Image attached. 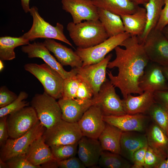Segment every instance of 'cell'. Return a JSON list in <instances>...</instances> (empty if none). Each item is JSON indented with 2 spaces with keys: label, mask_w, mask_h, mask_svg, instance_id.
Wrapping results in <instances>:
<instances>
[{
  "label": "cell",
  "mask_w": 168,
  "mask_h": 168,
  "mask_svg": "<svg viewBox=\"0 0 168 168\" xmlns=\"http://www.w3.org/2000/svg\"><path fill=\"white\" fill-rule=\"evenodd\" d=\"M114 50L115 58L109 62L107 68H117L118 72L114 76L111 71L107 72L110 81L119 89L124 99L129 94H142L139 81L150 62L143 43L138 36H130Z\"/></svg>",
  "instance_id": "obj_1"
},
{
  "label": "cell",
  "mask_w": 168,
  "mask_h": 168,
  "mask_svg": "<svg viewBox=\"0 0 168 168\" xmlns=\"http://www.w3.org/2000/svg\"><path fill=\"white\" fill-rule=\"evenodd\" d=\"M67 29L69 36L77 48H87L98 44L109 38L99 20L68 23Z\"/></svg>",
  "instance_id": "obj_2"
},
{
  "label": "cell",
  "mask_w": 168,
  "mask_h": 168,
  "mask_svg": "<svg viewBox=\"0 0 168 168\" xmlns=\"http://www.w3.org/2000/svg\"><path fill=\"white\" fill-rule=\"evenodd\" d=\"M29 12L32 17V24L30 29L21 36L22 37L30 41L38 38L55 39L73 48L64 34V26L62 24L57 22L55 26L51 25L40 16L36 6L31 7Z\"/></svg>",
  "instance_id": "obj_3"
},
{
  "label": "cell",
  "mask_w": 168,
  "mask_h": 168,
  "mask_svg": "<svg viewBox=\"0 0 168 168\" xmlns=\"http://www.w3.org/2000/svg\"><path fill=\"white\" fill-rule=\"evenodd\" d=\"M40 82L44 91L56 99L62 98L64 79L55 70L46 63H28L24 66Z\"/></svg>",
  "instance_id": "obj_4"
},
{
  "label": "cell",
  "mask_w": 168,
  "mask_h": 168,
  "mask_svg": "<svg viewBox=\"0 0 168 168\" xmlns=\"http://www.w3.org/2000/svg\"><path fill=\"white\" fill-rule=\"evenodd\" d=\"M56 100L44 91L42 94H35L30 101L39 121L46 129L62 119L61 110Z\"/></svg>",
  "instance_id": "obj_5"
},
{
  "label": "cell",
  "mask_w": 168,
  "mask_h": 168,
  "mask_svg": "<svg viewBox=\"0 0 168 168\" xmlns=\"http://www.w3.org/2000/svg\"><path fill=\"white\" fill-rule=\"evenodd\" d=\"M82 135L77 123L69 122L62 119L52 127L46 129L43 135L50 147L78 142Z\"/></svg>",
  "instance_id": "obj_6"
},
{
  "label": "cell",
  "mask_w": 168,
  "mask_h": 168,
  "mask_svg": "<svg viewBox=\"0 0 168 168\" xmlns=\"http://www.w3.org/2000/svg\"><path fill=\"white\" fill-rule=\"evenodd\" d=\"M39 120L27 133L16 138H8L1 147L0 159L4 161L20 155L26 154L33 142L42 136L46 130Z\"/></svg>",
  "instance_id": "obj_7"
},
{
  "label": "cell",
  "mask_w": 168,
  "mask_h": 168,
  "mask_svg": "<svg viewBox=\"0 0 168 168\" xmlns=\"http://www.w3.org/2000/svg\"><path fill=\"white\" fill-rule=\"evenodd\" d=\"M130 36L125 32L109 37L93 46L87 48H77L75 51L82 60V67L97 63L104 59L107 54L116 47L120 46L123 42Z\"/></svg>",
  "instance_id": "obj_8"
},
{
  "label": "cell",
  "mask_w": 168,
  "mask_h": 168,
  "mask_svg": "<svg viewBox=\"0 0 168 168\" xmlns=\"http://www.w3.org/2000/svg\"><path fill=\"white\" fill-rule=\"evenodd\" d=\"M35 109L25 107L9 114L7 124L9 137L16 138L29 131L39 121Z\"/></svg>",
  "instance_id": "obj_9"
},
{
  "label": "cell",
  "mask_w": 168,
  "mask_h": 168,
  "mask_svg": "<svg viewBox=\"0 0 168 168\" xmlns=\"http://www.w3.org/2000/svg\"><path fill=\"white\" fill-rule=\"evenodd\" d=\"M142 43L150 61L168 66V40L161 30L153 29Z\"/></svg>",
  "instance_id": "obj_10"
},
{
  "label": "cell",
  "mask_w": 168,
  "mask_h": 168,
  "mask_svg": "<svg viewBox=\"0 0 168 168\" xmlns=\"http://www.w3.org/2000/svg\"><path fill=\"white\" fill-rule=\"evenodd\" d=\"M112 56V55L110 54L99 63L76 68L77 75L91 86L94 98L97 96L102 85L107 79L106 69Z\"/></svg>",
  "instance_id": "obj_11"
},
{
  "label": "cell",
  "mask_w": 168,
  "mask_h": 168,
  "mask_svg": "<svg viewBox=\"0 0 168 168\" xmlns=\"http://www.w3.org/2000/svg\"><path fill=\"white\" fill-rule=\"evenodd\" d=\"M115 88L110 80L106 79L97 97L96 104L100 107L104 116H118L126 114L123 100L116 93Z\"/></svg>",
  "instance_id": "obj_12"
},
{
  "label": "cell",
  "mask_w": 168,
  "mask_h": 168,
  "mask_svg": "<svg viewBox=\"0 0 168 168\" xmlns=\"http://www.w3.org/2000/svg\"><path fill=\"white\" fill-rule=\"evenodd\" d=\"M22 51L29 58H38L43 59L45 63L57 71L64 79L77 75L76 68L69 71L65 70L63 66L50 53L43 43L34 42L22 46Z\"/></svg>",
  "instance_id": "obj_13"
},
{
  "label": "cell",
  "mask_w": 168,
  "mask_h": 168,
  "mask_svg": "<svg viewBox=\"0 0 168 168\" xmlns=\"http://www.w3.org/2000/svg\"><path fill=\"white\" fill-rule=\"evenodd\" d=\"M77 123L83 136L98 139L106 124L102 112L96 104L84 113Z\"/></svg>",
  "instance_id": "obj_14"
},
{
  "label": "cell",
  "mask_w": 168,
  "mask_h": 168,
  "mask_svg": "<svg viewBox=\"0 0 168 168\" xmlns=\"http://www.w3.org/2000/svg\"><path fill=\"white\" fill-rule=\"evenodd\" d=\"M63 9L69 13L74 23L99 20L98 8L90 0H61Z\"/></svg>",
  "instance_id": "obj_15"
},
{
  "label": "cell",
  "mask_w": 168,
  "mask_h": 168,
  "mask_svg": "<svg viewBox=\"0 0 168 168\" xmlns=\"http://www.w3.org/2000/svg\"><path fill=\"white\" fill-rule=\"evenodd\" d=\"M139 86L144 92L154 93L168 89V83L164 73L162 66L150 61L140 79Z\"/></svg>",
  "instance_id": "obj_16"
},
{
  "label": "cell",
  "mask_w": 168,
  "mask_h": 168,
  "mask_svg": "<svg viewBox=\"0 0 168 168\" xmlns=\"http://www.w3.org/2000/svg\"><path fill=\"white\" fill-rule=\"evenodd\" d=\"M62 111V119L70 123H77L84 113L97 101V97L85 101L76 99L61 98L58 101Z\"/></svg>",
  "instance_id": "obj_17"
},
{
  "label": "cell",
  "mask_w": 168,
  "mask_h": 168,
  "mask_svg": "<svg viewBox=\"0 0 168 168\" xmlns=\"http://www.w3.org/2000/svg\"><path fill=\"white\" fill-rule=\"evenodd\" d=\"M78 157L86 167L98 164L103 151L98 139L82 136L78 142Z\"/></svg>",
  "instance_id": "obj_18"
},
{
  "label": "cell",
  "mask_w": 168,
  "mask_h": 168,
  "mask_svg": "<svg viewBox=\"0 0 168 168\" xmlns=\"http://www.w3.org/2000/svg\"><path fill=\"white\" fill-rule=\"evenodd\" d=\"M147 119V117L142 114L103 115V119L106 123L118 128L123 132H142L145 129Z\"/></svg>",
  "instance_id": "obj_19"
},
{
  "label": "cell",
  "mask_w": 168,
  "mask_h": 168,
  "mask_svg": "<svg viewBox=\"0 0 168 168\" xmlns=\"http://www.w3.org/2000/svg\"><path fill=\"white\" fill-rule=\"evenodd\" d=\"M43 43L63 66H69L72 68L82 66L83 62L81 58L72 49L52 39H45Z\"/></svg>",
  "instance_id": "obj_20"
},
{
  "label": "cell",
  "mask_w": 168,
  "mask_h": 168,
  "mask_svg": "<svg viewBox=\"0 0 168 168\" xmlns=\"http://www.w3.org/2000/svg\"><path fill=\"white\" fill-rule=\"evenodd\" d=\"M123 100L126 114H131L147 112L155 103L154 93L148 91L137 96L128 94Z\"/></svg>",
  "instance_id": "obj_21"
},
{
  "label": "cell",
  "mask_w": 168,
  "mask_h": 168,
  "mask_svg": "<svg viewBox=\"0 0 168 168\" xmlns=\"http://www.w3.org/2000/svg\"><path fill=\"white\" fill-rule=\"evenodd\" d=\"M136 132H123L120 139V155L132 162L134 153L148 145L146 134Z\"/></svg>",
  "instance_id": "obj_22"
},
{
  "label": "cell",
  "mask_w": 168,
  "mask_h": 168,
  "mask_svg": "<svg viewBox=\"0 0 168 168\" xmlns=\"http://www.w3.org/2000/svg\"><path fill=\"white\" fill-rule=\"evenodd\" d=\"M26 155L28 161L35 166H40L48 161L56 160L50 147L45 142L43 135L33 142Z\"/></svg>",
  "instance_id": "obj_23"
},
{
  "label": "cell",
  "mask_w": 168,
  "mask_h": 168,
  "mask_svg": "<svg viewBox=\"0 0 168 168\" xmlns=\"http://www.w3.org/2000/svg\"><path fill=\"white\" fill-rule=\"evenodd\" d=\"M125 31L131 36H140L143 33L147 23L146 11L144 7H139L131 14L120 16Z\"/></svg>",
  "instance_id": "obj_24"
},
{
  "label": "cell",
  "mask_w": 168,
  "mask_h": 168,
  "mask_svg": "<svg viewBox=\"0 0 168 168\" xmlns=\"http://www.w3.org/2000/svg\"><path fill=\"white\" fill-rule=\"evenodd\" d=\"M123 132L118 128L106 123L105 128L98 138L103 151L120 154V142Z\"/></svg>",
  "instance_id": "obj_25"
},
{
  "label": "cell",
  "mask_w": 168,
  "mask_h": 168,
  "mask_svg": "<svg viewBox=\"0 0 168 168\" xmlns=\"http://www.w3.org/2000/svg\"><path fill=\"white\" fill-rule=\"evenodd\" d=\"M164 5V0H148L143 5L146 10L147 20L143 33L138 37L140 42L142 43L148 33L155 28Z\"/></svg>",
  "instance_id": "obj_26"
},
{
  "label": "cell",
  "mask_w": 168,
  "mask_h": 168,
  "mask_svg": "<svg viewBox=\"0 0 168 168\" xmlns=\"http://www.w3.org/2000/svg\"><path fill=\"white\" fill-rule=\"evenodd\" d=\"M92 1L97 7L120 16L132 14L139 7L128 0H93Z\"/></svg>",
  "instance_id": "obj_27"
},
{
  "label": "cell",
  "mask_w": 168,
  "mask_h": 168,
  "mask_svg": "<svg viewBox=\"0 0 168 168\" xmlns=\"http://www.w3.org/2000/svg\"><path fill=\"white\" fill-rule=\"evenodd\" d=\"M98 11L99 20L102 24L109 37L125 32L120 16L101 8H98Z\"/></svg>",
  "instance_id": "obj_28"
},
{
  "label": "cell",
  "mask_w": 168,
  "mask_h": 168,
  "mask_svg": "<svg viewBox=\"0 0 168 168\" xmlns=\"http://www.w3.org/2000/svg\"><path fill=\"white\" fill-rule=\"evenodd\" d=\"M148 146L154 151L167 154L168 137L156 124L154 123L147 130L146 134Z\"/></svg>",
  "instance_id": "obj_29"
},
{
  "label": "cell",
  "mask_w": 168,
  "mask_h": 168,
  "mask_svg": "<svg viewBox=\"0 0 168 168\" xmlns=\"http://www.w3.org/2000/svg\"><path fill=\"white\" fill-rule=\"evenodd\" d=\"M30 41L21 37L10 36L0 37V60H11L16 57L15 49L30 44Z\"/></svg>",
  "instance_id": "obj_30"
},
{
  "label": "cell",
  "mask_w": 168,
  "mask_h": 168,
  "mask_svg": "<svg viewBox=\"0 0 168 168\" xmlns=\"http://www.w3.org/2000/svg\"><path fill=\"white\" fill-rule=\"evenodd\" d=\"M98 165L105 168H129L132 165L121 155L103 151Z\"/></svg>",
  "instance_id": "obj_31"
},
{
  "label": "cell",
  "mask_w": 168,
  "mask_h": 168,
  "mask_svg": "<svg viewBox=\"0 0 168 168\" xmlns=\"http://www.w3.org/2000/svg\"><path fill=\"white\" fill-rule=\"evenodd\" d=\"M147 112L154 123L159 127L168 137V112L156 102Z\"/></svg>",
  "instance_id": "obj_32"
},
{
  "label": "cell",
  "mask_w": 168,
  "mask_h": 168,
  "mask_svg": "<svg viewBox=\"0 0 168 168\" xmlns=\"http://www.w3.org/2000/svg\"><path fill=\"white\" fill-rule=\"evenodd\" d=\"M78 142L50 147L52 153L58 161L64 160L76 156L77 154Z\"/></svg>",
  "instance_id": "obj_33"
},
{
  "label": "cell",
  "mask_w": 168,
  "mask_h": 168,
  "mask_svg": "<svg viewBox=\"0 0 168 168\" xmlns=\"http://www.w3.org/2000/svg\"><path fill=\"white\" fill-rule=\"evenodd\" d=\"M28 96L25 91H21L17 98L9 105L0 109V118L8 115L18 111L30 105L29 102L26 101Z\"/></svg>",
  "instance_id": "obj_34"
},
{
  "label": "cell",
  "mask_w": 168,
  "mask_h": 168,
  "mask_svg": "<svg viewBox=\"0 0 168 168\" xmlns=\"http://www.w3.org/2000/svg\"><path fill=\"white\" fill-rule=\"evenodd\" d=\"M80 80V78L77 75L64 79L62 98L75 99Z\"/></svg>",
  "instance_id": "obj_35"
},
{
  "label": "cell",
  "mask_w": 168,
  "mask_h": 168,
  "mask_svg": "<svg viewBox=\"0 0 168 168\" xmlns=\"http://www.w3.org/2000/svg\"><path fill=\"white\" fill-rule=\"evenodd\" d=\"M167 154L156 152L148 146L146 152L144 168H158L161 162L166 159Z\"/></svg>",
  "instance_id": "obj_36"
},
{
  "label": "cell",
  "mask_w": 168,
  "mask_h": 168,
  "mask_svg": "<svg viewBox=\"0 0 168 168\" xmlns=\"http://www.w3.org/2000/svg\"><path fill=\"white\" fill-rule=\"evenodd\" d=\"M8 168H41L40 166H35L27 160L26 154L13 157L6 161Z\"/></svg>",
  "instance_id": "obj_37"
},
{
  "label": "cell",
  "mask_w": 168,
  "mask_h": 168,
  "mask_svg": "<svg viewBox=\"0 0 168 168\" xmlns=\"http://www.w3.org/2000/svg\"><path fill=\"white\" fill-rule=\"evenodd\" d=\"M80 78L81 80L77 92L75 99L80 101H83L92 99L93 93L91 88L85 81Z\"/></svg>",
  "instance_id": "obj_38"
},
{
  "label": "cell",
  "mask_w": 168,
  "mask_h": 168,
  "mask_svg": "<svg viewBox=\"0 0 168 168\" xmlns=\"http://www.w3.org/2000/svg\"><path fill=\"white\" fill-rule=\"evenodd\" d=\"M18 96L5 86L0 88V108L4 107L12 102Z\"/></svg>",
  "instance_id": "obj_39"
},
{
  "label": "cell",
  "mask_w": 168,
  "mask_h": 168,
  "mask_svg": "<svg viewBox=\"0 0 168 168\" xmlns=\"http://www.w3.org/2000/svg\"><path fill=\"white\" fill-rule=\"evenodd\" d=\"M148 145L136 151L133 154L132 168H143L144 165L145 158Z\"/></svg>",
  "instance_id": "obj_40"
},
{
  "label": "cell",
  "mask_w": 168,
  "mask_h": 168,
  "mask_svg": "<svg viewBox=\"0 0 168 168\" xmlns=\"http://www.w3.org/2000/svg\"><path fill=\"white\" fill-rule=\"evenodd\" d=\"M58 168H85L86 167L78 157L74 156L68 159L58 161Z\"/></svg>",
  "instance_id": "obj_41"
},
{
  "label": "cell",
  "mask_w": 168,
  "mask_h": 168,
  "mask_svg": "<svg viewBox=\"0 0 168 168\" xmlns=\"http://www.w3.org/2000/svg\"><path fill=\"white\" fill-rule=\"evenodd\" d=\"M156 103L159 104L168 112V89L154 93Z\"/></svg>",
  "instance_id": "obj_42"
},
{
  "label": "cell",
  "mask_w": 168,
  "mask_h": 168,
  "mask_svg": "<svg viewBox=\"0 0 168 168\" xmlns=\"http://www.w3.org/2000/svg\"><path fill=\"white\" fill-rule=\"evenodd\" d=\"M164 7L162 8L158 22L155 29L161 30L168 24V0H164Z\"/></svg>",
  "instance_id": "obj_43"
},
{
  "label": "cell",
  "mask_w": 168,
  "mask_h": 168,
  "mask_svg": "<svg viewBox=\"0 0 168 168\" xmlns=\"http://www.w3.org/2000/svg\"><path fill=\"white\" fill-rule=\"evenodd\" d=\"M7 115L0 118V145H3L9 137L7 124Z\"/></svg>",
  "instance_id": "obj_44"
},
{
  "label": "cell",
  "mask_w": 168,
  "mask_h": 168,
  "mask_svg": "<svg viewBox=\"0 0 168 168\" xmlns=\"http://www.w3.org/2000/svg\"><path fill=\"white\" fill-rule=\"evenodd\" d=\"M41 168H58V161L54 160L48 161L40 165Z\"/></svg>",
  "instance_id": "obj_45"
},
{
  "label": "cell",
  "mask_w": 168,
  "mask_h": 168,
  "mask_svg": "<svg viewBox=\"0 0 168 168\" xmlns=\"http://www.w3.org/2000/svg\"><path fill=\"white\" fill-rule=\"evenodd\" d=\"M30 0H21V4L24 12L27 13L29 12L30 8Z\"/></svg>",
  "instance_id": "obj_46"
},
{
  "label": "cell",
  "mask_w": 168,
  "mask_h": 168,
  "mask_svg": "<svg viewBox=\"0 0 168 168\" xmlns=\"http://www.w3.org/2000/svg\"><path fill=\"white\" fill-rule=\"evenodd\" d=\"M134 4L139 6L140 5H144L147 2L148 0H128Z\"/></svg>",
  "instance_id": "obj_47"
},
{
  "label": "cell",
  "mask_w": 168,
  "mask_h": 168,
  "mask_svg": "<svg viewBox=\"0 0 168 168\" xmlns=\"http://www.w3.org/2000/svg\"><path fill=\"white\" fill-rule=\"evenodd\" d=\"M161 31L165 37L168 40V24L162 29Z\"/></svg>",
  "instance_id": "obj_48"
},
{
  "label": "cell",
  "mask_w": 168,
  "mask_h": 168,
  "mask_svg": "<svg viewBox=\"0 0 168 168\" xmlns=\"http://www.w3.org/2000/svg\"><path fill=\"white\" fill-rule=\"evenodd\" d=\"M163 71L168 83V66H162Z\"/></svg>",
  "instance_id": "obj_49"
},
{
  "label": "cell",
  "mask_w": 168,
  "mask_h": 168,
  "mask_svg": "<svg viewBox=\"0 0 168 168\" xmlns=\"http://www.w3.org/2000/svg\"><path fill=\"white\" fill-rule=\"evenodd\" d=\"M166 159L163 160L159 165L158 168H167Z\"/></svg>",
  "instance_id": "obj_50"
},
{
  "label": "cell",
  "mask_w": 168,
  "mask_h": 168,
  "mask_svg": "<svg viewBox=\"0 0 168 168\" xmlns=\"http://www.w3.org/2000/svg\"><path fill=\"white\" fill-rule=\"evenodd\" d=\"M0 168H8L6 162L0 159Z\"/></svg>",
  "instance_id": "obj_51"
},
{
  "label": "cell",
  "mask_w": 168,
  "mask_h": 168,
  "mask_svg": "<svg viewBox=\"0 0 168 168\" xmlns=\"http://www.w3.org/2000/svg\"><path fill=\"white\" fill-rule=\"evenodd\" d=\"M4 64L2 61L0 60V70L1 71L4 68Z\"/></svg>",
  "instance_id": "obj_52"
},
{
  "label": "cell",
  "mask_w": 168,
  "mask_h": 168,
  "mask_svg": "<svg viewBox=\"0 0 168 168\" xmlns=\"http://www.w3.org/2000/svg\"><path fill=\"white\" fill-rule=\"evenodd\" d=\"M167 158H166V160H167V168H168V148L167 150Z\"/></svg>",
  "instance_id": "obj_53"
},
{
  "label": "cell",
  "mask_w": 168,
  "mask_h": 168,
  "mask_svg": "<svg viewBox=\"0 0 168 168\" xmlns=\"http://www.w3.org/2000/svg\"></svg>",
  "instance_id": "obj_54"
}]
</instances>
